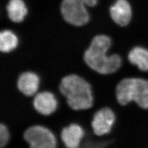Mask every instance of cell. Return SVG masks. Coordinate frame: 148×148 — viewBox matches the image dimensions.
<instances>
[{
  "mask_svg": "<svg viewBox=\"0 0 148 148\" xmlns=\"http://www.w3.org/2000/svg\"><path fill=\"white\" fill-rule=\"evenodd\" d=\"M34 109L44 116L53 114L57 108V101L53 93L45 91L36 94L32 101Z\"/></svg>",
  "mask_w": 148,
  "mask_h": 148,
  "instance_id": "obj_7",
  "label": "cell"
},
{
  "mask_svg": "<svg viewBox=\"0 0 148 148\" xmlns=\"http://www.w3.org/2000/svg\"><path fill=\"white\" fill-rule=\"evenodd\" d=\"M61 13L64 19L77 27L84 25L90 20V15L86 5L79 0H63Z\"/></svg>",
  "mask_w": 148,
  "mask_h": 148,
  "instance_id": "obj_4",
  "label": "cell"
},
{
  "mask_svg": "<svg viewBox=\"0 0 148 148\" xmlns=\"http://www.w3.org/2000/svg\"><path fill=\"white\" fill-rule=\"evenodd\" d=\"M111 45V38L106 35L93 37L84 53L85 63L99 74L106 75L116 72L121 65V58L116 54L106 55Z\"/></svg>",
  "mask_w": 148,
  "mask_h": 148,
  "instance_id": "obj_1",
  "label": "cell"
},
{
  "mask_svg": "<svg viewBox=\"0 0 148 148\" xmlns=\"http://www.w3.org/2000/svg\"><path fill=\"white\" fill-rule=\"evenodd\" d=\"M24 139L32 148H54L57 147L56 138L53 133L46 127L33 126L24 133Z\"/></svg>",
  "mask_w": 148,
  "mask_h": 148,
  "instance_id": "obj_5",
  "label": "cell"
},
{
  "mask_svg": "<svg viewBox=\"0 0 148 148\" xmlns=\"http://www.w3.org/2000/svg\"><path fill=\"white\" fill-rule=\"evenodd\" d=\"M128 59L140 70L148 71V50L147 49L141 47L133 48L128 54Z\"/></svg>",
  "mask_w": 148,
  "mask_h": 148,
  "instance_id": "obj_12",
  "label": "cell"
},
{
  "mask_svg": "<svg viewBox=\"0 0 148 148\" xmlns=\"http://www.w3.org/2000/svg\"><path fill=\"white\" fill-rule=\"evenodd\" d=\"M115 121V114L111 109L103 108L95 114L92 121V127L95 135L101 136L110 132Z\"/></svg>",
  "mask_w": 148,
  "mask_h": 148,
  "instance_id": "obj_6",
  "label": "cell"
},
{
  "mask_svg": "<svg viewBox=\"0 0 148 148\" xmlns=\"http://www.w3.org/2000/svg\"><path fill=\"white\" fill-rule=\"evenodd\" d=\"M59 88L62 95L66 98L68 105L73 110L88 109L93 106L91 87L79 76L70 74L64 77Z\"/></svg>",
  "mask_w": 148,
  "mask_h": 148,
  "instance_id": "obj_2",
  "label": "cell"
},
{
  "mask_svg": "<svg viewBox=\"0 0 148 148\" xmlns=\"http://www.w3.org/2000/svg\"><path fill=\"white\" fill-rule=\"evenodd\" d=\"M39 83V77L36 74L31 71H27L19 76L16 86L21 93L26 96L31 97L37 92Z\"/></svg>",
  "mask_w": 148,
  "mask_h": 148,
  "instance_id": "obj_9",
  "label": "cell"
},
{
  "mask_svg": "<svg viewBox=\"0 0 148 148\" xmlns=\"http://www.w3.org/2000/svg\"><path fill=\"white\" fill-rule=\"evenodd\" d=\"M112 19L117 25L124 27L131 21L132 16L131 6L127 0H117L110 9Z\"/></svg>",
  "mask_w": 148,
  "mask_h": 148,
  "instance_id": "obj_8",
  "label": "cell"
},
{
  "mask_svg": "<svg viewBox=\"0 0 148 148\" xmlns=\"http://www.w3.org/2000/svg\"><path fill=\"white\" fill-rule=\"evenodd\" d=\"M10 134L8 129L3 123L0 124V147L3 148L9 141Z\"/></svg>",
  "mask_w": 148,
  "mask_h": 148,
  "instance_id": "obj_14",
  "label": "cell"
},
{
  "mask_svg": "<svg viewBox=\"0 0 148 148\" xmlns=\"http://www.w3.org/2000/svg\"><path fill=\"white\" fill-rule=\"evenodd\" d=\"M7 11L11 21L16 23L24 21L27 14V9L23 0H10L7 5Z\"/></svg>",
  "mask_w": 148,
  "mask_h": 148,
  "instance_id": "obj_11",
  "label": "cell"
},
{
  "mask_svg": "<svg viewBox=\"0 0 148 148\" xmlns=\"http://www.w3.org/2000/svg\"><path fill=\"white\" fill-rule=\"evenodd\" d=\"M118 103L122 106L134 101L143 109L148 108V81L128 78L121 81L116 88Z\"/></svg>",
  "mask_w": 148,
  "mask_h": 148,
  "instance_id": "obj_3",
  "label": "cell"
},
{
  "mask_svg": "<svg viewBox=\"0 0 148 148\" xmlns=\"http://www.w3.org/2000/svg\"><path fill=\"white\" fill-rule=\"evenodd\" d=\"M86 6L94 7L97 3V0H79Z\"/></svg>",
  "mask_w": 148,
  "mask_h": 148,
  "instance_id": "obj_15",
  "label": "cell"
},
{
  "mask_svg": "<svg viewBox=\"0 0 148 148\" xmlns=\"http://www.w3.org/2000/svg\"><path fill=\"white\" fill-rule=\"evenodd\" d=\"M18 37L9 30H2L0 33V51L9 53L14 50L18 45Z\"/></svg>",
  "mask_w": 148,
  "mask_h": 148,
  "instance_id": "obj_13",
  "label": "cell"
},
{
  "mask_svg": "<svg viewBox=\"0 0 148 148\" xmlns=\"http://www.w3.org/2000/svg\"><path fill=\"white\" fill-rule=\"evenodd\" d=\"M84 135L82 128L76 123H71L64 127L61 132V139L66 147L77 148Z\"/></svg>",
  "mask_w": 148,
  "mask_h": 148,
  "instance_id": "obj_10",
  "label": "cell"
}]
</instances>
